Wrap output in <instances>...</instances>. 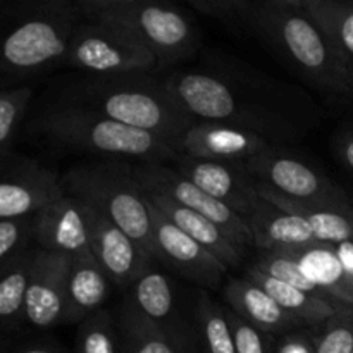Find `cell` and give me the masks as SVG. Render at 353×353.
<instances>
[{
  "mask_svg": "<svg viewBox=\"0 0 353 353\" xmlns=\"http://www.w3.org/2000/svg\"><path fill=\"white\" fill-rule=\"evenodd\" d=\"M176 102L195 121L252 131L274 147H288L317 126V103L302 86L281 81L219 50L193 68L164 76Z\"/></svg>",
  "mask_w": 353,
  "mask_h": 353,
  "instance_id": "cell-1",
  "label": "cell"
},
{
  "mask_svg": "<svg viewBox=\"0 0 353 353\" xmlns=\"http://www.w3.org/2000/svg\"><path fill=\"white\" fill-rule=\"evenodd\" d=\"M190 7L255 38L307 85L352 95L326 34L303 0H192Z\"/></svg>",
  "mask_w": 353,
  "mask_h": 353,
  "instance_id": "cell-2",
  "label": "cell"
},
{
  "mask_svg": "<svg viewBox=\"0 0 353 353\" xmlns=\"http://www.w3.org/2000/svg\"><path fill=\"white\" fill-rule=\"evenodd\" d=\"M55 102L99 112L116 123L152 133L179 152L183 134L196 123L154 72L86 74L69 78Z\"/></svg>",
  "mask_w": 353,
  "mask_h": 353,
  "instance_id": "cell-3",
  "label": "cell"
},
{
  "mask_svg": "<svg viewBox=\"0 0 353 353\" xmlns=\"http://www.w3.org/2000/svg\"><path fill=\"white\" fill-rule=\"evenodd\" d=\"M81 19L71 0L0 2V88L26 86L62 65Z\"/></svg>",
  "mask_w": 353,
  "mask_h": 353,
  "instance_id": "cell-4",
  "label": "cell"
},
{
  "mask_svg": "<svg viewBox=\"0 0 353 353\" xmlns=\"http://www.w3.org/2000/svg\"><path fill=\"white\" fill-rule=\"evenodd\" d=\"M30 130L52 147L105 159L168 162L179 154L164 138L116 123L99 112L57 102L34 114Z\"/></svg>",
  "mask_w": 353,
  "mask_h": 353,
  "instance_id": "cell-5",
  "label": "cell"
},
{
  "mask_svg": "<svg viewBox=\"0 0 353 353\" xmlns=\"http://www.w3.org/2000/svg\"><path fill=\"white\" fill-rule=\"evenodd\" d=\"M64 192L92 207L133 238L154 259V224L134 165L124 159L78 164L62 178Z\"/></svg>",
  "mask_w": 353,
  "mask_h": 353,
  "instance_id": "cell-6",
  "label": "cell"
},
{
  "mask_svg": "<svg viewBox=\"0 0 353 353\" xmlns=\"http://www.w3.org/2000/svg\"><path fill=\"white\" fill-rule=\"evenodd\" d=\"M83 19L116 21L130 28L157 61V71L196 57L200 31L192 14L155 0H74Z\"/></svg>",
  "mask_w": 353,
  "mask_h": 353,
  "instance_id": "cell-7",
  "label": "cell"
},
{
  "mask_svg": "<svg viewBox=\"0 0 353 353\" xmlns=\"http://www.w3.org/2000/svg\"><path fill=\"white\" fill-rule=\"evenodd\" d=\"M62 68L86 74L155 72L157 61L147 45L116 21L81 19L69 41Z\"/></svg>",
  "mask_w": 353,
  "mask_h": 353,
  "instance_id": "cell-8",
  "label": "cell"
},
{
  "mask_svg": "<svg viewBox=\"0 0 353 353\" xmlns=\"http://www.w3.org/2000/svg\"><path fill=\"white\" fill-rule=\"evenodd\" d=\"M248 169L259 186L302 203L353 207V199L345 188L310 165L288 147H271L250 159Z\"/></svg>",
  "mask_w": 353,
  "mask_h": 353,
  "instance_id": "cell-9",
  "label": "cell"
},
{
  "mask_svg": "<svg viewBox=\"0 0 353 353\" xmlns=\"http://www.w3.org/2000/svg\"><path fill=\"white\" fill-rule=\"evenodd\" d=\"M134 176L145 193L165 196L212 221L241 252L254 247L250 226L245 217L199 188L176 168H169L165 162H140L134 165Z\"/></svg>",
  "mask_w": 353,
  "mask_h": 353,
  "instance_id": "cell-10",
  "label": "cell"
},
{
  "mask_svg": "<svg viewBox=\"0 0 353 353\" xmlns=\"http://www.w3.org/2000/svg\"><path fill=\"white\" fill-rule=\"evenodd\" d=\"M154 224V261L202 288L216 290L228 269L210 252L183 233L168 216L148 200Z\"/></svg>",
  "mask_w": 353,
  "mask_h": 353,
  "instance_id": "cell-11",
  "label": "cell"
},
{
  "mask_svg": "<svg viewBox=\"0 0 353 353\" xmlns=\"http://www.w3.org/2000/svg\"><path fill=\"white\" fill-rule=\"evenodd\" d=\"M64 193L62 179L50 169L31 161L6 168L0 155V221L34 217Z\"/></svg>",
  "mask_w": 353,
  "mask_h": 353,
  "instance_id": "cell-12",
  "label": "cell"
},
{
  "mask_svg": "<svg viewBox=\"0 0 353 353\" xmlns=\"http://www.w3.org/2000/svg\"><path fill=\"white\" fill-rule=\"evenodd\" d=\"M86 219H88L90 252L114 286L130 290L133 283L154 264V259L121 228L88 205H86Z\"/></svg>",
  "mask_w": 353,
  "mask_h": 353,
  "instance_id": "cell-13",
  "label": "cell"
},
{
  "mask_svg": "<svg viewBox=\"0 0 353 353\" xmlns=\"http://www.w3.org/2000/svg\"><path fill=\"white\" fill-rule=\"evenodd\" d=\"M172 162L174 168L190 181L219 202L226 203L240 216H250L261 200L255 178L247 162L205 161L181 154H178Z\"/></svg>",
  "mask_w": 353,
  "mask_h": 353,
  "instance_id": "cell-14",
  "label": "cell"
},
{
  "mask_svg": "<svg viewBox=\"0 0 353 353\" xmlns=\"http://www.w3.org/2000/svg\"><path fill=\"white\" fill-rule=\"evenodd\" d=\"M71 259L34 248L26 295V321L38 330L64 323Z\"/></svg>",
  "mask_w": 353,
  "mask_h": 353,
  "instance_id": "cell-15",
  "label": "cell"
},
{
  "mask_svg": "<svg viewBox=\"0 0 353 353\" xmlns=\"http://www.w3.org/2000/svg\"><path fill=\"white\" fill-rule=\"evenodd\" d=\"M33 241L41 250L74 259L88 254L86 205L64 193L33 217Z\"/></svg>",
  "mask_w": 353,
  "mask_h": 353,
  "instance_id": "cell-16",
  "label": "cell"
},
{
  "mask_svg": "<svg viewBox=\"0 0 353 353\" xmlns=\"http://www.w3.org/2000/svg\"><path fill=\"white\" fill-rule=\"evenodd\" d=\"M271 145L259 134L226 123L196 121L179 141V154L205 161L248 162Z\"/></svg>",
  "mask_w": 353,
  "mask_h": 353,
  "instance_id": "cell-17",
  "label": "cell"
},
{
  "mask_svg": "<svg viewBox=\"0 0 353 353\" xmlns=\"http://www.w3.org/2000/svg\"><path fill=\"white\" fill-rule=\"evenodd\" d=\"M245 221L250 226L254 247L261 252H290L319 243L302 217L272 205L262 196Z\"/></svg>",
  "mask_w": 353,
  "mask_h": 353,
  "instance_id": "cell-18",
  "label": "cell"
},
{
  "mask_svg": "<svg viewBox=\"0 0 353 353\" xmlns=\"http://www.w3.org/2000/svg\"><path fill=\"white\" fill-rule=\"evenodd\" d=\"M224 300L236 316L272 336L303 327L290 317L265 290L255 285L247 276L228 281L224 288Z\"/></svg>",
  "mask_w": 353,
  "mask_h": 353,
  "instance_id": "cell-19",
  "label": "cell"
},
{
  "mask_svg": "<svg viewBox=\"0 0 353 353\" xmlns=\"http://www.w3.org/2000/svg\"><path fill=\"white\" fill-rule=\"evenodd\" d=\"M110 279L92 252L71 259L64 323H79L102 310L110 293Z\"/></svg>",
  "mask_w": 353,
  "mask_h": 353,
  "instance_id": "cell-20",
  "label": "cell"
},
{
  "mask_svg": "<svg viewBox=\"0 0 353 353\" xmlns=\"http://www.w3.org/2000/svg\"><path fill=\"white\" fill-rule=\"evenodd\" d=\"M147 199L152 205L157 207L164 216H168L183 233L188 234L192 240H195L200 247L214 255L224 268L230 269L238 268L243 262L245 252H241L233 241L228 238V234L219 226L209 221L207 217L165 199V196L152 195L147 193Z\"/></svg>",
  "mask_w": 353,
  "mask_h": 353,
  "instance_id": "cell-21",
  "label": "cell"
},
{
  "mask_svg": "<svg viewBox=\"0 0 353 353\" xmlns=\"http://www.w3.org/2000/svg\"><path fill=\"white\" fill-rule=\"evenodd\" d=\"M259 196L268 200L272 205L286 210L290 214L302 217L309 224L314 238L319 243L338 245L345 241H353V207L324 205V203H302L290 200L286 196L265 190L257 185Z\"/></svg>",
  "mask_w": 353,
  "mask_h": 353,
  "instance_id": "cell-22",
  "label": "cell"
},
{
  "mask_svg": "<svg viewBox=\"0 0 353 353\" xmlns=\"http://www.w3.org/2000/svg\"><path fill=\"white\" fill-rule=\"evenodd\" d=\"M123 353H188L186 331H172L157 326L138 312L126 299L117 316Z\"/></svg>",
  "mask_w": 353,
  "mask_h": 353,
  "instance_id": "cell-23",
  "label": "cell"
},
{
  "mask_svg": "<svg viewBox=\"0 0 353 353\" xmlns=\"http://www.w3.org/2000/svg\"><path fill=\"white\" fill-rule=\"evenodd\" d=\"M245 276L248 279H252L255 285L261 286L262 290H265L278 302V305L290 317H293L296 323L302 324L303 327L317 330L341 305H345V303L319 299V296H314L310 293L302 292V290L295 288V286L286 285V283L279 281V279L272 278V276L264 274L259 269H255L254 265H248L247 271H245Z\"/></svg>",
  "mask_w": 353,
  "mask_h": 353,
  "instance_id": "cell-24",
  "label": "cell"
},
{
  "mask_svg": "<svg viewBox=\"0 0 353 353\" xmlns=\"http://www.w3.org/2000/svg\"><path fill=\"white\" fill-rule=\"evenodd\" d=\"M126 300L157 326L172 331H185L179 319L178 302L171 279L154 268V264L128 290Z\"/></svg>",
  "mask_w": 353,
  "mask_h": 353,
  "instance_id": "cell-25",
  "label": "cell"
},
{
  "mask_svg": "<svg viewBox=\"0 0 353 353\" xmlns=\"http://www.w3.org/2000/svg\"><path fill=\"white\" fill-rule=\"evenodd\" d=\"M303 3L326 34L353 97V2L303 0Z\"/></svg>",
  "mask_w": 353,
  "mask_h": 353,
  "instance_id": "cell-26",
  "label": "cell"
},
{
  "mask_svg": "<svg viewBox=\"0 0 353 353\" xmlns=\"http://www.w3.org/2000/svg\"><path fill=\"white\" fill-rule=\"evenodd\" d=\"M295 259L307 278L334 300L353 305V286L336 257L333 245L314 243L296 250L283 252Z\"/></svg>",
  "mask_w": 353,
  "mask_h": 353,
  "instance_id": "cell-27",
  "label": "cell"
},
{
  "mask_svg": "<svg viewBox=\"0 0 353 353\" xmlns=\"http://www.w3.org/2000/svg\"><path fill=\"white\" fill-rule=\"evenodd\" d=\"M34 248H28L0 272V327L16 326L26 321V295Z\"/></svg>",
  "mask_w": 353,
  "mask_h": 353,
  "instance_id": "cell-28",
  "label": "cell"
},
{
  "mask_svg": "<svg viewBox=\"0 0 353 353\" xmlns=\"http://www.w3.org/2000/svg\"><path fill=\"white\" fill-rule=\"evenodd\" d=\"M195 321L203 353H236L230 312L203 290L196 295Z\"/></svg>",
  "mask_w": 353,
  "mask_h": 353,
  "instance_id": "cell-29",
  "label": "cell"
},
{
  "mask_svg": "<svg viewBox=\"0 0 353 353\" xmlns=\"http://www.w3.org/2000/svg\"><path fill=\"white\" fill-rule=\"evenodd\" d=\"M252 265H254L255 269H259L261 272H264V274L272 276V278L279 279V281L286 283V285L290 286H295V288L302 290V292L310 293V295L319 296V299L324 300H331V302H338L333 296L327 295L324 290H321L319 286L314 285V283L307 278L305 272L302 271L299 262L293 257H290L288 254H283V252H261Z\"/></svg>",
  "mask_w": 353,
  "mask_h": 353,
  "instance_id": "cell-30",
  "label": "cell"
},
{
  "mask_svg": "<svg viewBox=\"0 0 353 353\" xmlns=\"http://www.w3.org/2000/svg\"><path fill=\"white\" fill-rule=\"evenodd\" d=\"M78 353H119L117 321L109 312L99 310L79 324L76 338Z\"/></svg>",
  "mask_w": 353,
  "mask_h": 353,
  "instance_id": "cell-31",
  "label": "cell"
},
{
  "mask_svg": "<svg viewBox=\"0 0 353 353\" xmlns=\"http://www.w3.org/2000/svg\"><path fill=\"white\" fill-rule=\"evenodd\" d=\"M33 99L30 86L0 88V155H6Z\"/></svg>",
  "mask_w": 353,
  "mask_h": 353,
  "instance_id": "cell-32",
  "label": "cell"
},
{
  "mask_svg": "<svg viewBox=\"0 0 353 353\" xmlns=\"http://www.w3.org/2000/svg\"><path fill=\"white\" fill-rule=\"evenodd\" d=\"M316 331V353H353V305H341Z\"/></svg>",
  "mask_w": 353,
  "mask_h": 353,
  "instance_id": "cell-33",
  "label": "cell"
},
{
  "mask_svg": "<svg viewBox=\"0 0 353 353\" xmlns=\"http://www.w3.org/2000/svg\"><path fill=\"white\" fill-rule=\"evenodd\" d=\"M33 217L0 221V272L9 268L21 254L31 248Z\"/></svg>",
  "mask_w": 353,
  "mask_h": 353,
  "instance_id": "cell-34",
  "label": "cell"
},
{
  "mask_svg": "<svg viewBox=\"0 0 353 353\" xmlns=\"http://www.w3.org/2000/svg\"><path fill=\"white\" fill-rule=\"evenodd\" d=\"M231 326L234 334V348L236 353H272L274 352L276 336L264 333L259 327L252 326L240 316L228 309Z\"/></svg>",
  "mask_w": 353,
  "mask_h": 353,
  "instance_id": "cell-35",
  "label": "cell"
},
{
  "mask_svg": "<svg viewBox=\"0 0 353 353\" xmlns=\"http://www.w3.org/2000/svg\"><path fill=\"white\" fill-rule=\"evenodd\" d=\"M272 353H316V331L299 327L276 336Z\"/></svg>",
  "mask_w": 353,
  "mask_h": 353,
  "instance_id": "cell-36",
  "label": "cell"
},
{
  "mask_svg": "<svg viewBox=\"0 0 353 353\" xmlns=\"http://www.w3.org/2000/svg\"><path fill=\"white\" fill-rule=\"evenodd\" d=\"M336 257L340 261L341 268H343L345 274H347L348 281L353 286V241H345V243L333 245Z\"/></svg>",
  "mask_w": 353,
  "mask_h": 353,
  "instance_id": "cell-37",
  "label": "cell"
},
{
  "mask_svg": "<svg viewBox=\"0 0 353 353\" xmlns=\"http://www.w3.org/2000/svg\"><path fill=\"white\" fill-rule=\"evenodd\" d=\"M338 154L350 171H353V133L343 134L338 140Z\"/></svg>",
  "mask_w": 353,
  "mask_h": 353,
  "instance_id": "cell-38",
  "label": "cell"
},
{
  "mask_svg": "<svg viewBox=\"0 0 353 353\" xmlns=\"http://www.w3.org/2000/svg\"><path fill=\"white\" fill-rule=\"evenodd\" d=\"M17 353H57L54 348H48V347H28L19 350Z\"/></svg>",
  "mask_w": 353,
  "mask_h": 353,
  "instance_id": "cell-39",
  "label": "cell"
}]
</instances>
